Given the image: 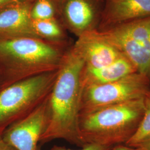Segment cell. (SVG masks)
Returning a JSON list of instances; mask_svg holds the SVG:
<instances>
[{
    "label": "cell",
    "instance_id": "obj_21",
    "mask_svg": "<svg viewBox=\"0 0 150 150\" xmlns=\"http://www.w3.org/2000/svg\"><path fill=\"white\" fill-rule=\"evenodd\" d=\"M0 91H1V88H0Z\"/></svg>",
    "mask_w": 150,
    "mask_h": 150
},
{
    "label": "cell",
    "instance_id": "obj_10",
    "mask_svg": "<svg viewBox=\"0 0 150 150\" xmlns=\"http://www.w3.org/2000/svg\"><path fill=\"white\" fill-rule=\"evenodd\" d=\"M150 17V0H105L98 31Z\"/></svg>",
    "mask_w": 150,
    "mask_h": 150
},
{
    "label": "cell",
    "instance_id": "obj_15",
    "mask_svg": "<svg viewBox=\"0 0 150 150\" xmlns=\"http://www.w3.org/2000/svg\"><path fill=\"white\" fill-rule=\"evenodd\" d=\"M32 20H44L57 18L54 0H35L31 10Z\"/></svg>",
    "mask_w": 150,
    "mask_h": 150
},
{
    "label": "cell",
    "instance_id": "obj_8",
    "mask_svg": "<svg viewBox=\"0 0 150 150\" xmlns=\"http://www.w3.org/2000/svg\"><path fill=\"white\" fill-rule=\"evenodd\" d=\"M47 100L27 117L9 126L2 134L3 139L17 150H38L45 126Z\"/></svg>",
    "mask_w": 150,
    "mask_h": 150
},
{
    "label": "cell",
    "instance_id": "obj_17",
    "mask_svg": "<svg viewBox=\"0 0 150 150\" xmlns=\"http://www.w3.org/2000/svg\"><path fill=\"white\" fill-rule=\"evenodd\" d=\"M22 0H0V11L5 9L8 6Z\"/></svg>",
    "mask_w": 150,
    "mask_h": 150
},
{
    "label": "cell",
    "instance_id": "obj_12",
    "mask_svg": "<svg viewBox=\"0 0 150 150\" xmlns=\"http://www.w3.org/2000/svg\"><path fill=\"white\" fill-rule=\"evenodd\" d=\"M137 72L133 64L122 56L111 64L93 69L84 66L81 71V88L107 83L118 80L127 75Z\"/></svg>",
    "mask_w": 150,
    "mask_h": 150
},
{
    "label": "cell",
    "instance_id": "obj_16",
    "mask_svg": "<svg viewBox=\"0 0 150 150\" xmlns=\"http://www.w3.org/2000/svg\"><path fill=\"white\" fill-rule=\"evenodd\" d=\"M113 146H104V145H96V144H90L82 147L80 150H71L66 149L64 147L54 146L51 150H110ZM38 150H41V147L38 146Z\"/></svg>",
    "mask_w": 150,
    "mask_h": 150
},
{
    "label": "cell",
    "instance_id": "obj_20",
    "mask_svg": "<svg viewBox=\"0 0 150 150\" xmlns=\"http://www.w3.org/2000/svg\"><path fill=\"white\" fill-rule=\"evenodd\" d=\"M136 148L139 150H150V138L141 143Z\"/></svg>",
    "mask_w": 150,
    "mask_h": 150
},
{
    "label": "cell",
    "instance_id": "obj_2",
    "mask_svg": "<svg viewBox=\"0 0 150 150\" xmlns=\"http://www.w3.org/2000/svg\"><path fill=\"white\" fill-rule=\"evenodd\" d=\"M71 46L32 36L0 38L1 91L17 82L59 70Z\"/></svg>",
    "mask_w": 150,
    "mask_h": 150
},
{
    "label": "cell",
    "instance_id": "obj_5",
    "mask_svg": "<svg viewBox=\"0 0 150 150\" xmlns=\"http://www.w3.org/2000/svg\"><path fill=\"white\" fill-rule=\"evenodd\" d=\"M99 32L150 80V17Z\"/></svg>",
    "mask_w": 150,
    "mask_h": 150
},
{
    "label": "cell",
    "instance_id": "obj_1",
    "mask_svg": "<svg viewBox=\"0 0 150 150\" xmlns=\"http://www.w3.org/2000/svg\"><path fill=\"white\" fill-rule=\"evenodd\" d=\"M85 62L72 47L64 55L59 73L48 97L45 129L39 143L62 139L71 144L85 146L79 129L80 110L81 71Z\"/></svg>",
    "mask_w": 150,
    "mask_h": 150
},
{
    "label": "cell",
    "instance_id": "obj_4",
    "mask_svg": "<svg viewBox=\"0 0 150 150\" xmlns=\"http://www.w3.org/2000/svg\"><path fill=\"white\" fill-rule=\"evenodd\" d=\"M59 70L17 82L0 91V135L48 99Z\"/></svg>",
    "mask_w": 150,
    "mask_h": 150
},
{
    "label": "cell",
    "instance_id": "obj_9",
    "mask_svg": "<svg viewBox=\"0 0 150 150\" xmlns=\"http://www.w3.org/2000/svg\"><path fill=\"white\" fill-rule=\"evenodd\" d=\"M72 47L84 61L85 66L93 69L111 64L123 56L98 30L86 32L78 37Z\"/></svg>",
    "mask_w": 150,
    "mask_h": 150
},
{
    "label": "cell",
    "instance_id": "obj_13",
    "mask_svg": "<svg viewBox=\"0 0 150 150\" xmlns=\"http://www.w3.org/2000/svg\"><path fill=\"white\" fill-rule=\"evenodd\" d=\"M33 32L38 38L52 43L69 46L66 30L57 18L32 20Z\"/></svg>",
    "mask_w": 150,
    "mask_h": 150
},
{
    "label": "cell",
    "instance_id": "obj_7",
    "mask_svg": "<svg viewBox=\"0 0 150 150\" xmlns=\"http://www.w3.org/2000/svg\"><path fill=\"white\" fill-rule=\"evenodd\" d=\"M57 18L77 38L98 30L105 0H54Z\"/></svg>",
    "mask_w": 150,
    "mask_h": 150
},
{
    "label": "cell",
    "instance_id": "obj_3",
    "mask_svg": "<svg viewBox=\"0 0 150 150\" xmlns=\"http://www.w3.org/2000/svg\"><path fill=\"white\" fill-rule=\"evenodd\" d=\"M144 113V98L80 115L79 129L85 146L125 144L139 126Z\"/></svg>",
    "mask_w": 150,
    "mask_h": 150
},
{
    "label": "cell",
    "instance_id": "obj_19",
    "mask_svg": "<svg viewBox=\"0 0 150 150\" xmlns=\"http://www.w3.org/2000/svg\"><path fill=\"white\" fill-rule=\"evenodd\" d=\"M110 150H139L136 147H132L125 144H120L113 146Z\"/></svg>",
    "mask_w": 150,
    "mask_h": 150
},
{
    "label": "cell",
    "instance_id": "obj_11",
    "mask_svg": "<svg viewBox=\"0 0 150 150\" xmlns=\"http://www.w3.org/2000/svg\"><path fill=\"white\" fill-rule=\"evenodd\" d=\"M35 0H22L0 11V38L32 36L31 10Z\"/></svg>",
    "mask_w": 150,
    "mask_h": 150
},
{
    "label": "cell",
    "instance_id": "obj_14",
    "mask_svg": "<svg viewBox=\"0 0 150 150\" xmlns=\"http://www.w3.org/2000/svg\"><path fill=\"white\" fill-rule=\"evenodd\" d=\"M144 113L139 126L134 134L125 144L136 147L150 138V89L144 97Z\"/></svg>",
    "mask_w": 150,
    "mask_h": 150
},
{
    "label": "cell",
    "instance_id": "obj_18",
    "mask_svg": "<svg viewBox=\"0 0 150 150\" xmlns=\"http://www.w3.org/2000/svg\"><path fill=\"white\" fill-rule=\"evenodd\" d=\"M0 150H17L13 147L7 143L0 135Z\"/></svg>",
    "mask_w": 150,
    "mask_h": 150
},
{
    "label": "cell",
    "instance_id": "obj_6",
    "mask_svg": "<svg viewBox=\"0 0 150 150\" xmlns=\"http://www.w3.org/2000/svg\"><path fill=\"white\" fill-rule=\"evenodd\" d=\"M150 89V80L139 72L111 82L83 88L80 115L144 98Z\"/></svg>",
    "mask_w": 150,
    "mask_h": 150
}]
</instances>
